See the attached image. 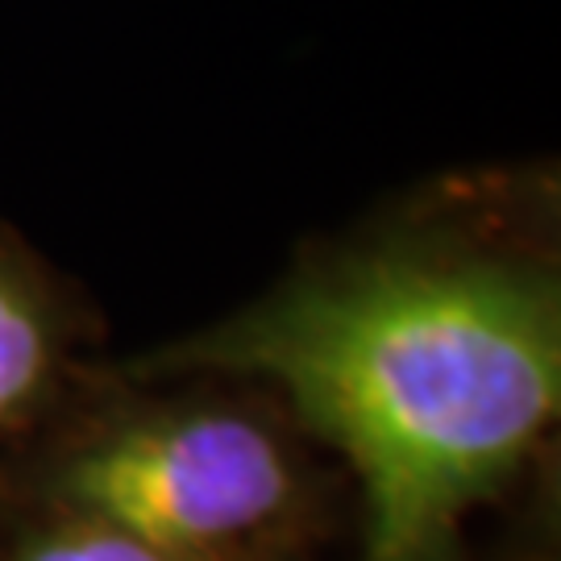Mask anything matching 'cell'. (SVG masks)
<instances>
[{
    "mask_svg": "<svg viewBox=\"0 0 561 561\" xmlns=\"http://www.w3.org/2000/svg\"><path fill=\"white\" fill-rule=\"evenodd\" d=\"M159 370L283 391L362 486L366 561H454L561 408V283L528 254L391 241L317 262Z\"/></svg>",
    "mask_w": 561,
    "mask_h": 561,
    "instance_id": "obj_1",
    "label": "cell"
},
{
    "mask_svg": "<svg viewBox=\"0 0 561 561\" xmlns=\"http://www.w3.org/2000/svg\"><path fill=\"white\" fill-rule=\"evenodd\" d=\"M55 516L113 528L171 561H229L300 507V466L266 421L221 403L125 416L46 474Z\"/></svg>",
    "mask_w": 561,
    "mask_h": 561,
    "instance_id": "obj_2",
    "label": "cell"
},
{
    "mask_svg": "<svg viewBox=\"0 0 561 561\" xmlns=\"http://www.w3.org/2000/svg\"><path fill=\"white\" fill-rule=\"evenodd\" d=\"M67 358V317L30 259L0 241V428L55 391Z\"/></svg>",
    "mask_w": 561,
    "mask_h": 561,
    "instance_id": "obj_3",
    "label": "cell"
},
{
    "mask_svg": "<svg viewBox=\"0 0 561 561\" xmlns=\"http://www.w3.org/2000/svg\"><path fill=\"white\" fill-rule=\"evenodd\" d=\"M13 561H171L146 549V545L121 537L113 528L88 520H67L55 516L50 528H42L38 537L21 545V553Z\"/></svg>",
    "mask_w": 561,
    "mask_h": 561,
    "instance_id": "obj_4",
    "label": "cell"
}]
</instances>
